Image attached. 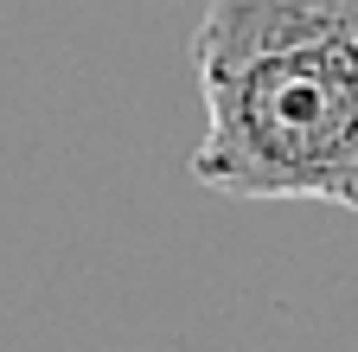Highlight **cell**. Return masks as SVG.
Masks as SVG:
<instances>
[{"label":"cell","instance_id":"6da1fadb","mask_svg":"<svg viewBox=\"0 0 358 352\" xmlns=\"http://www.w3.org/2000/svg\"><path fill=\"white\" fill-rule=\"evenodd\" d=\"M192 180L358 211V0H205Z\"/></svg>","mask_w":358,"mask_h":352}]
</instances>
